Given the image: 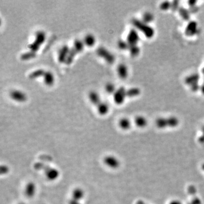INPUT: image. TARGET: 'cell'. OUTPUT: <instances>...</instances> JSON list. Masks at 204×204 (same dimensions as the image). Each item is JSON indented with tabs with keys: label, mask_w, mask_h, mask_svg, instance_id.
Masks as SVG:
<instances>
[{
	"label": "cell",
	"mask_w": 204,
	"mask_h": 204,
	"mask_svg": "<svg viewBox=\"0 0 204 204\" xmlns=\"http://www.w3.org/2000/svg\"><path fill=\"white\" fill-rule=\"evenodd\" d=\"M132 23L136 29L142 32L147 39H151L154 37L155 30L149 24L136 18L132 19Z\"/></svg>",
	"instance_id": "1"
},
{
	"label": "cell",
	"mask_w": 204,
	"mask_h": 204,
	"mask_svg": "<svg viewBox=\"0 0 204 204\" xmlns=\"http://www.w3.org/2000/svg\"><path fill=\"white\" fill-rule=\"evenodd\" d=\"M179 120L175 116L168 118H159L155 121V125L159 129L175 128L179 126Z\"/></svg>",
	"instance_id": "2"
},
{
	"label": "cell",
	"mask_w": 204,
	"mask_h": 204,
	"mask_svg": "<svg viewBox=\"0 0 204 204\" xmlns=\"http://www.w3.org/2000/svg\"><path fill=\"white\" fill-rule=\"evenodd\" d=\"M42 168H43L45 176L48 180L54 182L60 176V171L57 168L48 166H44L42 164H39Z\"/></svg>",
	"instance_id": "3"
},
{
	"label": "cell",
	"mask_w": 204,
	"mask_h": 204,
	"mask_svg": "<svg viewBox=\"0 0 204 204\" xmlns=\"http://www.w3.org/2000/svg\"><path fill=\"white\" fill-rule=\"evenodd\" d=\"M46 38V34L43 31H38L35 33V39L32 43L29 44L28 47L30 50L35 52L39 49L40 45L44 42Z\"/></svg>",
	"instance_id": "4"
},
{
	"label": "cell",
	"mask_w": 204,
	"mask_h": 204,
	"mask_svg": "<svg viewBox=\"0 0 204 204\" xmlns=\"http://www.w3.org/2000/svg\"><path fill=\"white\" fill-rule=\"evenodd\" d=\"M103 161L104 165L107 166L108 167L114 170L119 168L121 165L120 161L118 158L112 155H106L103 158Z\"/></svg>",
	"instance_id": "5"
},
{
	"label": "cell",
	"mask_w": 204,
	"mask_h": 204,
	"mask_svg": "<svg viewBox=\"0 0 204 204\" xmlns=\"http://www.w3.org/2000/svg\"><path fill=\"white\" fill-rule=\"evenodd\" d=\"M97 53L99 56L103 58L106 61L110 64L115 61V56L104 47H98L97 49Z\"/></svg>",
	"instance_id": "6"
},
{
	"label": "cell",
	"mask_w": 204,
	"mask_h": 204,
	"mask_svg": "<svg viewBox=\"0 0 204 204\" xmlns=\"http://www.w3.org/2000/svg\"><path fill=\"white\" fill-rule=\"evenodd\" d=\"M126 90L123 86L120 87L118 89L116 90L114 93V100L116 104H121L124 102L126 97Z\"/></svg>",
	"instance_id": "7"
},
{
	"label": "cell",
	"mask_w": 204,
	"mask_h": 204,
	"mask_svg": "<svg viewBox=\"0 0 204 204\" xmlns=\"http://www.w3.org/2000/svg\"><path fill=\"white\" fill-rule=\"evenodd\" d=\"M200 29L198 27L197 22L192 21H190L186 25L185 29V34L186 36H193L199 33Z\"/></svg>",
	"instance_id": "8"
},
{
	"label": "cell",
	"mask_w": 204,
	"mask_h": 204,
	"mask_svg": "<svg viewBox=\"0 0 204 204\" xmlns=\"http://www.w3.org/2000/svg\"><path fill=\"white\" fill-rule=\"evenodd\" d=\"M140 40V36L138 32L135 29H131L127 35L126 41L129 46L137 45Z\"/></svg>",
	"instance_id": "9"
},
{
	"label": "cell",
	"mask_w": 204,
	"mask_h": 204,
	"mask_svg": "<svg viewBox=\"0 0 204 204\" xmlns=\"http://www.w3.org/2000/svg\"><path fill=\"white\" fill-rule=\"evenodd\" d=\"M36 193V186L33 182H30L26 185L25 188V194L28 198L34 197Z\"/></svg>",
	"instance_id": "10"
},
{
	"label": "cell",
	"mask_w": 204,
	"mask_h": 204,
	"mask_svg": "<svg viewBox=\"0 0 204 204\" xmlns=\"http://www.w3.org/2000/svg\"><path fill=\"white\" fill-rule=\"evenodd\" d=\"M200 79V76L198 73H192L188 75L185 78L184 82L188 86L190 87L195 84L198 83V81Z\"/></svg>",
	"instance_id": "11"
},
{
	"label": "cell",
	"mask_w": 204,
	"mask_h": 204,
	"mask_svg": "<svg viewBox=\"0 0 204 204\" xmlns=\"http://www.w3.org/2000/svg\"><path fill=\"white\" fill-rule=\"evenodd\" d=\"M85 196V192L82 188L80 187H77L72 191V198L75 200L80 201L82 200Z\"/></svg>",
	"instance_id": "12"
},
{
	"label": "cell",
	"mask_w": 204,
	"mask_h": 204,
	"mask_svg": "<svg viewBox=\"0 0 204 204\" xmlns=\"http://www.w3.org/2000/svg\"><path fill=\"white\" fill-rule=\"evenodd\" d=\"M10 96L14 100L18 102H23L26 99V95L25 94L20 90H14L10 93Z\"/></svg>",
	"instance_id": "13"
},
{
	"label": "cell",
	"mask_w": 204,
	"mask_h": 204,
	"mask_svg": "<svg viewBox=\"0 0 204 204\" xmlns=\"http://www.w3.org/2000/svg\"><path fill=\"white\" fill-rule=\"evenodd\" d=\"M69 48L67 45H64L59 49L58 52V60L60 62H65L68 56Z\"/></svg>",
	"instance_id": "14"
},
{
	"label": "cell",
	"mask_w": 204,
	"mask_h": 204,
	"mask_svg": "<svg viewBox=\"0 0 204 204\" xmlns=\"http://www.w3.org/2000/svg\"><path fill=\"white\" fill-rule=\"evenodd\" d=\"M117 72L118 76L122 79H126L128 75V69L124 64H120L117 67Z\"/></svg>",
	"instance_id": "15"
},
{
	"label": "cell",
	"mask_w": 204,
	"mask_h": 204,
	"mask_svg": "<svg viewBox=\"0 0 204 204\" xmlns=\"http://www.w3.org/2000/svg\"><path fill=\"white\" fill-rule=\"evenodd\" d=\"M134 123L138 128H143L147 126L148 122L145 117L142 116H138L134 119Z\"/></svg>",
	"instance_id": "16"
},
{
	"label": "cell",
	"mask_w": 204,
	"mask_h": 204,
	"mask_svg": "<svg viewBox=\"0 0 204 204\" xmlns=\"http://www.w3.org/2000/svg\"><path fill=\"white\" fill-rule=\"evenodd\" d=\"M118 126L122 130H128L131 127V122L130 121L129 118H122L119 120L118 122Z\"/></svg>",
	"instance_id": "17"
},
{
	"label": "cell",
	"mask_w": 204,
	"mask_h": 204,
	"mask_svg": "<svg viewBox=\"0 0 204 204\" xmlns=\"http://www.w3.org/2000/svg\"><path fill=\"white\" fill-rule=\"evenodd\" d=\"M179 15L184 21H189L190 18V10L187 9L184 7H180L179 10Z\"/></svg>",
	"instance_id": "18"
},
{
	"label": "cell",
	"mask_w": 204,
	"mask_h": 204,
	"mask_svg": "<svg viewBox=\"0 0 204 204\" xmlns=\"http://www.w3.org/2000/svg\"><path fill=\"white\" fill-rule=\"evenodd\" d=\"M43 77L44 82L47 85H51L54 83V74L50 71H45Z\"/></svg>",
	"instance_id": "19"
},
{
	"label": "cell",
	"mask_w": 204,
	"mask_h": 204,
	"mask_svg": "<svg viewBox=\"0 0 204 204\" xmlns=\"http://www.w3.org/2000/svg\"><path fill=\"white\" fill-rule=\"evenodd\" d=\"M141 94V90L139 88L133 87H131L129 89L126 90V97H129V98H133V97H136L138 96Z\"/></svg>",
	"instance_id": "20"
},
{
	"label": "cell",
	"mask_w": 204,
	"mask_h": 204,
	"mask_svg": "<svg viewBox=\"0 0 204 204\" xmlns=\"http://www.w3.org/2000/svg\"><path fill=\"white\" fill-rule=\"evenodd\" d=\"M89 97L90 101L94 104L98 105L100 102V97L99 94L97 93L96 91H90L89 94Z\"/></svg>",
	"instance_id": "21"
},
{
	"label": "cell",
	"mask_w": 204,
	"mask_h": 204,
	"mask_svg": "<svg viewBox=\"0 0 204 204\" xmlns=\"http://www.w3.org/2000/svg\"><path fill=\"white\" fill-rule=\"evenodd\" d=\"M95 42V38L93 34H87L83 39V43L87 46H92Z\"/></svg>",
	"instance_id": "22"
},
{
	"label": "cell",
	"mask_w": 204,
	"mask_h": 204,
	"mask_svg": "<svg viewBox=\"0 0 204 204\" xmlns=\"http://www.w3.org/2000/svg\"><path fill=\"white\" fill-rule=\"evenodd\" d=\"M98 111L100 115H105L106 114L108 111V106L107 103L104 102H101L97 105Z\"/></svg>",
	"instance_id": "23"
},
{
	"label": "cell",
	"mask_w": 204,
	"mask_h": 204,
	"mask_svg": "<svg viewBox=\"0 0 204 204\" xmlns=\"http://www.w3.org/2000/svg\"><path fill=\"white\" fill-rule=\"evenodd\" d=\"M78 53L77 50H75L74 47H72L69 49V52H68V56L66 57V58L65 60V62L67 64H69L70 63L72 62V60L73 59V58L74 57L75 54Z\"/></svg>",
	"instance_id": "24"
},
{
	"label": "cell",
	"mask_w": 204,
	"mask_h": 204,
	"mask_svg": "<svg viewBox=\"0 0 204 204\" xmlns=\"http://www.w3.org/2000/svg\"><path fill=\"white\" fill-rule=\"evenodd\" d=\"M45 73L44 70L43 69H38L36 70H34V71L31 72L29 74V77L30 78H36L38 77H40L41 75H44Z\"/></svg>",
	"instance_id": "25"
},
{
	"label": "cell",
	"mask_w": 204,
	"mask_h": 204,
	"mask_svg": "<svg viewBox=\"0 0 204 204\" xmlns=\"http://www.w3.org/2000/svg\"><path fill=\"white\" fill-rule=\"evenodd\" d=\"M129 53L132 57H136L140 53V47L138 46V45L135 46H129Z\"/></svg>",
	"instance_id": "26"
},
{
	"label": "cell",
	"mask_w": 204,
	"mask_h": 204,
	"mask_svg": "<svg viewBox=\"0 0 204 204\" xmlns=\"http://www.w3.org/2000/svg\"><path fill=\"white\" fill-rule=\"evenodd\" d=\"M154 19V15L150 12H145L142 16V21L146 23H150L151 22L153 21Z\"/></svg>",
	"instance_id": "27"
},
{
	"label": "cell",
	"mask_w": 204,
	"mask_h": 204,
	"mask_svg": "<svg viewBox=\"0 0 204 204\" xmlns=\"http://www.w3.org/2000/svg\"><path fill=\"white\" fill-rule=\"evenodd\" d=\"M84 44H85L83 43V41L78 39H76L74 40L73 47H74L75 50H77L78 52H79L82 50L83 47H84Z\"/></svg>",
	"instance_id": "28"
},
{
	"label": "cell",
	"mask_w": 204,
	"mask_h": 204,
	"mask_svg": "<svg viewBox=\"0 0 204 204\" xmlns=\"http://www.w3.org/2000/svg\"><path fill=\"white\" fill-rule=\"evenodd\" d=\"M118 48L122 50H129V44L128 43L126 40L122 39L118 40Z\"/></svg>",
	"instance_id": "29"
},
{
	"label": "cell",
	"mask_w": 204,
	"mask_h": 204,
	"mask_svg": "<svg viewBox=\"0 0 204 204\" xmlns=\"http://www.w3.org/2000/svg\"><path fill=\"white\" fill-rule=\"evenodd\" d=\"M34 56H35V52L30 50L22 54L21 58L22 60H28L29 58H34Z\"/></svg>",
	"instance_id": "30"
},
{
	"label": "cell",
	"mask_w": 204,
	"mask_h": 204,
	"mask_svg": "<svg viewBox=\"0 0 204 204\" xmlns=\"http://www.w3.org/2000/svg\"><path fill=\"white\" fill-rule=\"evenodd\" d=\"M171 2L170 1H164L162 2L159 5V8L162 11H167L171 9Z\"/></svg>",
	"instance_id": "31"
},
{
	"label": "cell",
	"mask_w": 204,
	"mask_h": 204,
	"mask_svg": "<svg viewBox=\"0 0 204 204\" xmlns=\"http://www.w3.org/2000/svg\"><path fill=\"white\" fill-rule=\"evenodd\" d=\"M106 90L107 91L108 93H115L116 90H115V86L114 84H113L112 83L108 82L106 84Z\"/></svg>",
	"instance_id": "32"
},
{
	"label": "cell",
	"mask_w": 204,
	"mask_h": 204,
	"mask_svg": "<svg viewBox=\"0 0 204 204\" xmlns=\"http://www.w3.org/2000/svg\"><path fill=\"white\" fill-rule=\"evenodd\" d=\"M180 8L179 6V1H174L171 2V10L173 11H176L178 10Z\"/></svg>",
	"instance_id": "33"
},
{
	"label": "cell",
	"mask_w": 204,
	"mask_h": 204,
	"mask_svg": "<svg viewBox=\"0 0 204 204\" xmlns=\"http://www.w3.org/2000/svg\"><path fill=\"white\" fill-rule=\"evenodd\" d=\"M9 172V168L6 165H2L1 167V174L6 175Z\"/></svg>",
	"instance_id": "34"
},
{
	"label": "cell",
	"mask_w": 204,
	"mask_h": 204,
	"mask_svg": "<svg viewBox=\"0 0 204 204\" xmlns=\"http://www.w3.org/2000/svg\"><path fill=\"white\" fill-rule=\"evenodd\" d=\"M68 204H82L80 201H78L75 200L74 199H72V198H70L69 202H68Z\"/></svg>",
	"instance_id": "35"
},
{
	"label": "cell",
	"mask_w": 204,
	"mask_h": 204,
	"mask_svg": "<svg viewBox=\"0 0 204 204\" xmlns=\"http://www.w3.org/2000/svg\"><path fill=\"white\" fill-rule=\"evenodd\" d=\"M202 135L199 138V141L201 143H204V126L202 129Z\"/></svg>",
	"instance_id": "36"
},
{
	"label": "cell",
	"mask_w": 204,
	"mask_h": 204,
	"mask_svg": "<svg viewBox=\"0 0 204 204\" xmlns=\"http://www.w3.org/2000/svg\"><path fill=\"white\" fill-rule=\"evenodd\" d=\"M197 1H188V4L190 7H193L194 6H196V4H197Z\"/></svg>",
	"instance_id": "37"
},
{
	"label": "cell",
	"mask_w": 204,
	"mask_h": 204,
	"mask_svg": "<svg viewBox=\"0 0 204 204\" xmlns=\"http://www.w3.org/2000/svg\"><path fill=\"white\" fill-rule=\"evenodd\" d=\"M169 204H182V203L179 201L174 200L172 201Z\"/></svg>",
	"instance_id": "38"
},
{
	"label": "cell",
	"mask_w": 204,
	"mask_h": 204,
	"mask_svg": "<svg viewBox=\"0 0 204 204\" xmlns=\"http://www.w3.org/2000/svg\"><path fill=\"white\" fill-rule=\"evenodd\" d=\"M200 91H201L202 94L204 95V83L202 86H201Z\"/></svg>",
	"instance_id": "39"
},
{
	"label": "cell",
	"mask_w": 204,
	"mask_h": 204,
	"mask_svg": "<svg viewBox=\"0 0 204 204\" xmlns=\"http://www.w3.org/2000/svg\"><path fill=\"white\" fill-rule=\"evenodd\" d=\"M137 204H145V203L143 202L142 201H138V202H137Z\"/></svg>",
	"instance_id": "40"
},
{
	"label": "cell",
	"mask_w": 204,
	"mask_h": 204,
	"mask_svg": "<svg viewBox=\"0 0 204 204\" xmlns=\"http://www.w3.org/2000/svg\"><path fill=\"white\" fill-rule=\"evenodd\" d=\"M201 168H202V170L204 171V163L202 165V166H201Z\"/></svg>",
	"instance_id": "41"
},
{
	"label": "cell",
	"mask_w": 204,
	"mask_h": 204,
	"mask_svg": "<svg viewBox=\"0 0 204 204\" xmlns=\"http://www.w3.org/2000/svg\"><path fill=\"white\" fill-rule=\"evenodd\" d=\"M201 71H202V74H204V67H203V68L202 69V70H201Z\"/></svg>",
	"instance_id": "42"
},
{
	"label": "cell",
	"mask_w": 204,
	"mask_h": 204,
	"mask_svg": "<svg viewBox=\"0 0 204 204\" xmlns=\"http://www.w3.org/2000/svg\"><path fill=\"white\" fill-rule=\"evenodd\" d=\"M18 204H26V203H25V202H19V203H18Z\"/></svg>",
	"instance_id": "43"
},
{
	"label": "cell",
	"mask_w": 204,
	"mask_h": 204,
	"mask_svg": "<svg viewBox=\"0 0 204 204\" xmlns=\"http://www.w3.org/2000/svg\"></svg>",
	"instance_id": "44"
}]
</instances>
